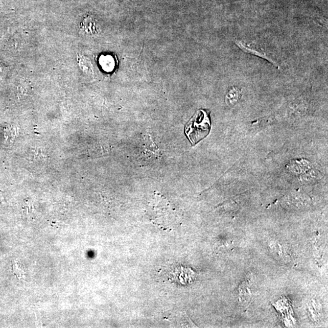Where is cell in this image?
Returning <instances> with one entry per match:
<instances>
[{
	"label": "cell",
	"instance_id": "obj_1",
	"mask_svg": "<svg viewBox=\"0 0 328 328\" xmlns=\"http://www.w3.org/2000/svg\"><path fill=\"white\" fill-rule=\"evenodd\" d=\"M211 118L204 110L196 112L186 126L185 133L193 145L196 144L210 133Z\"/></svg>",
	"mask_w": 328,
	"mask_h": 328
},
{
	"label": "cell",
	"instance_id": "obj_2",
	"mask_svg": "<svg viewBox=\"0 0 328 328\" xmlns=\"http://www.w3.org/2000/svg\"><path fill=\"white\" fill-rule=\"evenodd\" d=\"M235 44L244 52H246L247 54L256 55L257 57L266 60L267 61L273 64L275 67L279 68L278 64L275 62L272 58L269 57V55H267L264 50L258 48V47L247 44L246 42L241 41V40H236Z\"/></svg>",
	"mask_w": 328,
	"mask_h": 328
},
{
	"label": "cell",
	"instance_id": "obj_3",
	"mask_svg": "<svg viewBox=\"0 0 328 328\" xmlns=\"http://www.w3.org/2000/svg\"><path fill=\"white\" fill-rule=\"evenodd\" d=\"M188 269L184 268V267H177L173 269L172 273H171V279L175 281H178L181 284H187L190 281H192L194 274L192 271L188 272V273L183 274L188 271Z\"/></svg>",
	"mask_w": 328,
	"mask_h": 328
},
{
	"label": "cell",
	"instance_id": "obj_4",
	"mask_svg": "<svg viewBox=\"0 0 328 328\" xmlns=\"http://www.w3.org/2000/svg\"><path fill=\"white\" fill-rule=\"evenodd\" d=\"M12 272L19 279H22L24 276L23 271L19 266L17 261H13L12 263Z\"/></svg>",
	"mask_w": 328,
	"mask_h": 328
},
{
	"label": "cell",
	"instance_id": "obj_5",
	"mask_svg": "<svg viewBox=\"0 0 328 328\" xmlns=\"http://www.w3.org/2000/svg\"><path fill=\"white\" fill-rule=\"evenodd\" d=\"M226 1H234V0H226Z\"/></svg>",
	"mask_w": 328,
	"mask_h": 328
}]
</instances>
